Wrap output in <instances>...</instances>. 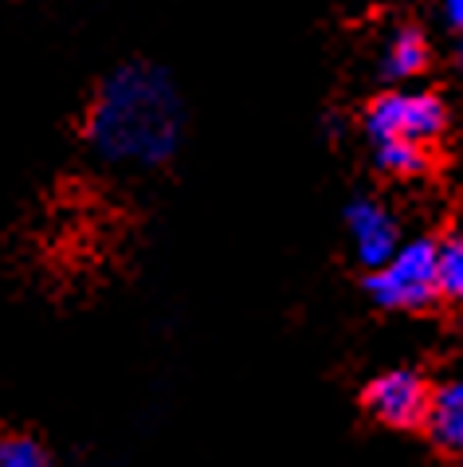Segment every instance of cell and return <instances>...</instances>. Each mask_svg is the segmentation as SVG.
I'll return each mask as SVG.
<instances>
[{"label":"cell","mask_w":463,"mask_h":467,"mask_svg":"<svg viewBox=\"0 0 463 467\" xmlns=\"http://www.w3.org/2000/svg\"><path fill=\"white\" fill-rule=\"evenodd\" d=\"M83 134L110 170H161L185 138V102L173 75L146 59L114 67L95 87Z\"/></svg>","instance_id":"6da1fadb"},{"label":"cell","mask_w":463,"mask_h":467,"mask_svg":"<svg viewBox=\"0 0 463 467\" xmlns=\"http://www.w3.org/2000/svg\"><path fill=\"white\" fill-rule=\"evenodd\" d=\"M365 141L385 177L408 181L432 170V153L448 130V107L436 90L389 87L365 107Z\"/></svg>","instance_id":"7a4b0ae2"},{"label":"cell","mask_w":463,"mask_h":467,"mask_svg":"<svg viewBox=\"0 0 463 467\" xmlns=\"http://www.w3.org/2000/svg\"><path fill=\"white\" fill-rule=\"evenodd\" d=\"M365 295L381 310H424L440 298L436 287V244L432 240H401L385 264L365 275Z\"/></svg>","instance_id":"3957f363"},{"label":"cell","mask_w":463,"mask_h":467,"mask_svg":"<svg viewBox=\"0 0 463 467\" xmlns=\"http://www.w3.org/2000/svg\"><path fill=\"white\" fill-rule=\"evenodd\" d=\"M428 389L432 385L424 381L417 369L396 366V369L377 373V378L365 385L362 405L369 417L385 428H420L424 409H428Z\"/></svg>","instance_id":"277c9868"},{"label":"cell","mask_w":463,"mask_h":467,"mask_svg":"<svg viewBox=\"0 0 463 467\" xmlns=\"http://www.w3.org/2000/svg\"><path fill=\"white\" fill-rule=\"evenodd\" d=\"M345 240L354 248V259L365 271H373L377 264H385L396 248H401V220L389 204H381L377 197H354L345 204Z\"/></svg>","instance_id":"5b68a950"},{"label":"cell","mask_w":463,"mask_h":467,"mask_svg":"<svg viewBox=\"0 0 463 467\" xmlns=\"http://www.w3.org/2000/svg\"><path fill=\"white\" fill-rule=\"evenodd\" d=\"M420 428L440 451L463 456V373L428 389V409H424Z\"/></svg>","instance_id":"8992f818"},{"label":"cell","mask_w":463,"mask_h":467,"mask_svg":"<svg viewBox=\"0 0 463 467\" xmlns=\"http://www.w3.org/2000/svg\"><path fill=\"white\" fill-rule=\"evenodd\" d=\"M432 47L424 40V32L413 24H401V28L385 32V40L377 47V71L389 87H408L413 79H420L428 71Z\"/></svg>","instance_id":"52a82bcc"},{"label":"cell","mask_w":463,"mask_h":467,"mask_svg":"<svg viewBox=\"0 0 463 467\" xmlns=\"http://www.w3.org/2000/svg\"><path fill=\"white\" fill-rule=\"evenodd\" d=\"M436 287L440 298L463 306V232L436 244Z\"/></svg>","instance_id":"ba28073f"},{"label":"cell","mask_w":463,"mask_h":467,"mask_svg":"<svg viewBox=\"0 0 463 467\" xmlns=\"http://www.w3.org/2000/svg\"><path fill=\"white\" fill-rule=\"evenodd\" d=\"M0 467H56L40 436L0 428Z\"/></svg>","instance_id":"9c48e42d"},{"label":"cell","mask_w":463,"mask_h":467,"mask_svg":"<svg viewBox=\"0 0 463 467\" xmlns=\"http://www.w3.org/2000/svg\"><path fill=\"white\" fill-rule=\"evenodd\" d=\"M436 8H440V16L452 24L456 32L463 28V0H436Z\"/></svg>","instance_id":"30bf717a"},{"label":"cell","mask_w":463,"mask_h":467,"mask_svg":"<svg viewBox=\"0 0 463 467\" xmlns=\"http://www.w3.org/2000/svg\"><path fill=\"white\" fill-rule=\"evenodd\" d=\"M456 56H459V67H463V28H459V40H456Z\"/></svg>","instance_id":"8fae6325"},{"label":"cell","mask_w":463,"mask_h":467,"mask_svg":"<svg viewBox=\"0 0 463 467\" xmlns=\"http://www.w3.org/2000/svg\"><path fill=\"white\" fill-rule=\"evenodd\" d=\"M456 467H463V456H456Z\"/></svg>","instance_id":"7c38bea8"}]
</instances>
